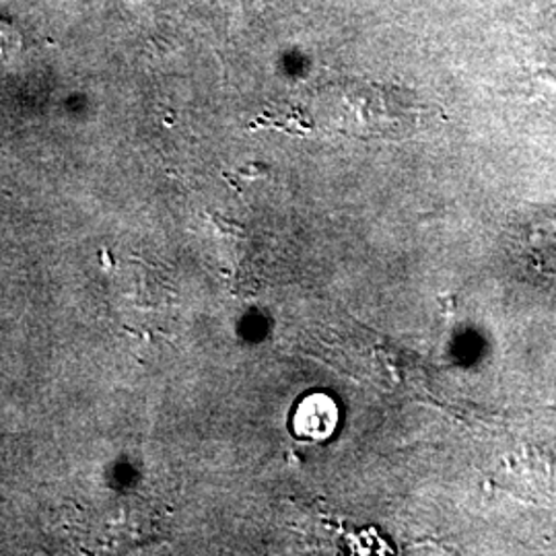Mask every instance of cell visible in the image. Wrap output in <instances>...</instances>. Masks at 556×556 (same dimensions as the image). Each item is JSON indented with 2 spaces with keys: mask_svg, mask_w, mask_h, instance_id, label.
<instances>
[{
  "mask_svg": "<svg viewBox=\"0 0 556 556\" xmlns=\"http://www.w3.org/2000/svg\"><path fill=\"white\" fill-rule=\"evenodd\" d=\"M337 404L324 394L305 397L295 413V431L305 439H326L337 429Z\"/></svg>",
  "mask_w": 556,
  "mask_h": 556,
  "instance_id": "obj_1",
  "label": "cell"
},
{
  "mask_svg": "<svg viewBox=\"0 0 556 556\" xmlns=\"http://www.w3.org/2000/svg\"><path fill=\"white\" fill-rule=\"evenodd\" d=\"M17 43L15 31H11L4 23H0V54H7Z\"/></svg>",
  "mask_w": 556,
  "mask_h": 556,
  "instance_id": "obj_2",
  "label": "cell"
},
{
  "mask_svg": "<svg viewBox=\"0 0 556 556\" xmlns=\"http://www.w3.org/2000/svg\"><path fill=\"white\" fill-rule=\"evenodd\" d=\"M248 13H260L266 7V0H241Z\"/></svg>",
  "mask_w": 556,
  "mask_h": 556,
  "instance_id": "obj_3",
  "label": "cell"
}]
</instances>
